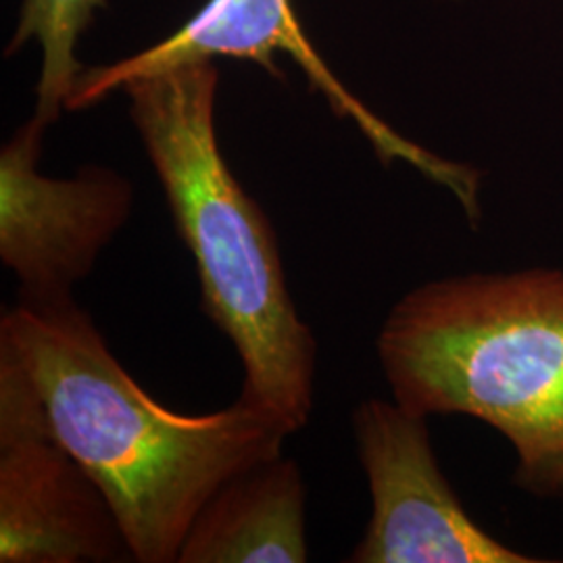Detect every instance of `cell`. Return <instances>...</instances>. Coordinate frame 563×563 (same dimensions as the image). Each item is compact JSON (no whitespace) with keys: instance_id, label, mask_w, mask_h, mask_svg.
<instances>
[{"instance_id":"6da1fadb","label":"cell","mask_w":563,"mask_h":563,"mask_svg":"<svg viewBox=\"0 0 563 563\" xmlns=\"http://www.w3.org/2000/svg\"><path fill=\"white\" fill-rule=\"evenodd\" d=\"M0 390L18 397L101 486L134 562H178L202 505L244 470L282 455L290 432L239 399L186 416L121 367L92 318L65 302L0 318Z\"/></svg>"},{"instance_id":"7a4b0ae2","label":"cell","mask_w":563,"mask_h":563,"mask_svg":"<svg viewBox=\"0 0 563 563\" xmlns=\"http://www.w3.org/2000/svg\"><path fill=\"white\" fill-rule=\"evenodd\" d=\"M218 84L213 60H199L130 80L121 90L197 265L202 309L241 357L239 399L295 434L313 411L318 344L288 292L272 223L223 159Z\"/></svg>"},{"instance_id":"3957f363","label":"cell","mask_w":563,"mask_h":563,"mask_svg":"<svg viewBox=\"0 0 563 563\" xmlns=\"http://www.w3.org/2000/svg\"><path fill=\"white\" fill-rule=\"evenodd\" d=\"M376 346L395 401L493 426L516 449V484L563 499V269L418 286Z\"/></svg>"},{"instance_id":"277c9868","label":"cell","mask_w":563,"mask_h":563,"mask_svg":"<svg viewBox=\"0 0 563 563\" xmlns=\"http://www.w3.org/2000/svg\"><path fill=\"white\" fill-rule=\"evenodd\" d=\"M278 53L299 63L302 74L328 99L336 115L360 125L384 163H411L426 178L441 184L462 202L470 223L481 222V174L402 139L353 97L307 41L290 0H207L199 13L165 41L118 63L84 69L67 109L90 107L142 76L218 57L255 60L272 76H278L274 59Z\"/></svg>"},{"instance_id":"5b68a950","label":"cell","mask_w":563,"mask_h":563,"mask_svg":"<svg viewBox=\"0 0 563 563\" xmlns=\"http://www.w3.org/2000/svg\"><path fill=\"white\" fill-rule=\"evenodd\" d=\"M48 123L32 118L0 151V260L20 282V305L74 301L102 251L128 222L132 184L115 169L88 165L74 178L38 172Z\"/></svg>"},{"instance_id":"8992f818","label":"cell","mask_w":563,"mask_h":563,"mask_svg":"<svg viewBox=\"0 0 563 563\" xmlns=\"http://www.w3.org/2000/svg\"><path fill=\"white\" fill-rule=\"evenodd\" d=\"M372 518L351 563H534L509 549L463 509L430 443L426 416L401 402L369 399L353 413Z\"/></svg>"},{"instance_id":"52a82bcc","label":"cell","mask_w":563,"mask_h":563,"mask_svg":"<svg viewBox=\"0 0 563 563\" xmlns=\"http://www.w3.org/2000/svg\"><path fill=\"white\" fill-rule=\"evenodd\" d=\"M0 562H134L101 486L2 390Z\"/></svg>"},{"instance_id":"ba28073f","label":"cell","mask_w":563,"mask_h":563,"mask_svg":"<svg viewBox=\"0 0 563 563\" xmlns=\"http://www.w3.org/2000/svg\"><path fill=\"white\" fill-rule=\"evenodd\" d=\"M301 467L274 457L223 483L181 543L178 563H302L305 537Z\"/></svg>"},{"instance_id":"9c48e42d","label":"cell","mask_w":563,"mask_h":563,"mask_svg":"<svg viewBox=\"0 0 563 563\" xmlns=\"http://www.w3.org/2000/svg\"><path fill=\"white\" fill-rule=\"evenodd\" d=\"M99 9H107V0H23L21 4L20 21L7 55L18 53L27 42H38L42 67L34 115L48 125L59 120L80 80L84 67L76 57V48Z\"/></svg>"}]
</instances>
